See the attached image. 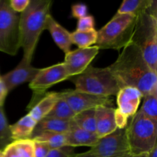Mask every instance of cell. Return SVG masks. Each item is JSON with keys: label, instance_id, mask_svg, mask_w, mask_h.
Masks as SVG:
<instances>
[{"label": "cell", "instance_id": "cell-1", "mask_svg": "<svg viewBox=\"0 0 157 157\" xmlns=\"http://www.w3.org/2000/svg\"><path fill=\"white\" fill-rule=\"evenodd\" d=\"M108 68L121 87H136L143 98L157 90L156 73L151 70L140 50L132 42L123 48L116 61Z\"/></svg>", "mask_w": 157, "mask_h": 157}, {"label": "cell", "instance_id": "cell-2", "mask_svg": "<svg viewBox=\"0 0 157 157\" xmlns=\"http://www.w3.org/2000/svg\"><path fill=\"white\" fill-rule=\"evenodd\" d=\"M52 1L30 0L25 10L19 15L20 47L22 48L23 59L31 64L40 35L46 29Z\"/></svg>", "mask_w": 157, "mask_h": 157}, {"label": "cell", "instance_id": "cell-3", "mask_svg": "<svg viewBox=\"0 0 157 157\" xmlns=\"http://www.w3.org/2000/svg\"><path fill=\"white\" fill-rule=\"evenodd\" d=\"M69 79L75 85V90L98 96L117 95L122 88L108 67L89 66L81 74Z\"/></svg>", "mask_w": 157, "mask_h": 157}, {"label": "cell", "instance_id": "cell-4", "mask_svg": "<svg viewBox=\"0 0 157 157\" xmlns=\"http://www.w3.org/2000/svg\"><path fill=\"white\" fill-rule=\"evenodd\" d=\"M137 17L130 14L115 15L98 31L96 46L99 49L124 48L131 41Z\"/></svg>", "mask_w": 157, "mask_h": 157}, {"label": "cell", "instance_id": "cell-5", "mask_svg": "<svg viewBox=\"0 0 157 157\" xmlns=\"http://www.w3.org/2000/svg\"><path fill=\"white\" fill-rule=\"evenodd\" d=\"M131 156L148 153L157 144V122L136 112L126 127Z\"/></svg>", "mask_w": 157, "mask_h": 157}, {"label": "cell", "instance_id": "cell-6", "mask_svg": "<svg viewBox=\"0 0 157 157\" xmlns=\"http://www.w3.org/2000/svg\"><path fill=\"white\" fill-rule=\"evenodd\" d=\"M130 42L140 50L151 70L157 74V18L147 12L137 16Z\"/></svg>", "mask_w": 157, "mask_h": 157}, {"label": "cell", "instance_id": "cell-7", "mask_svg": "<svg viewBox=\"0 0 157 157\" xmlns=\"http://www.w3.org/2000/svg\"><path fill=\"white\" fill-rule=\"evenodd\" d=\"M20 48L19 15L12 10L9 0H0V52L14 56Z\"/></svg>", "mask_w": 157, "mask_h": 157}, {"label": "cell", "instance_id": "cell-8", "mask_svg": "<svg viewBox=\"0 0 157 157\" xmlns=\"http://www.w3.org/2000/svg\"><path fill=\"white\" fill-rule=\"evenodd\" d=\"M64 63H58L50 67L40 69L39 72L29 82V87L33 90V98L29 105L32 108L38 101V98H42L45 91L52 86L69 79Z\"/></svg>", "mask_w": 157, "mask_h": 157}, {"label": "cell", "instance_id": "cell-9", "mask_svg": "<svg viewBox=\"0 0 157 157\" xmlns=\"http://www.w3.org/2000/svg\"><path fill=\"white\" fill-rule=\"evenodd\" d=\"M89 151L96 157H130L126 128L117 129L110 134L100 138Z\"/></svg>", "mask_w": 157, "mask_h": 157}, {"label": "cell", "instance_id": "cell-10", "mask_svg": "<svg viewBox=\"0 0 157 157\" xmlns=\"http://www.w3.org/2000/svg\"><path fill=\"white\" fill-rule=\"evenodd\" d=\"M61 97L67 101L75 114L99 106L108 107L113 104V101L110 97L98 96L75 90H64L61 92Z\"/></svg>", "mask_w": 157, "mask_h": 157}, {"label": "cell", "instance_id": "cell-11", "mask_svg": "<svg viewBox=\"0 0 157 157\" xmlns=\"http://www.w3.org/2000/svg\"><path fill=\"white\" fill-rule=\"evenodd\" d=\"M99 52L98 46L71 51L64 57V64L69 78L77 76L85 71Z\"/></svg>", "mask_w": 157, "mask_h": 157}, {"label": "cell", "instance_id": "cell-12", "mask_svg": "<svg viewBox=\"0 0 157 157\" xmlns=\"http://www.w3.org/2000/svg\"><path fill=\"white\" fill-rule=\"evenodd\" d=\"M40 69L34 67L22 58L13 70L0 76V79L5 84L8 91L10 92L24 83L31 82L39 72Z\"/></svg>", "mask_w": 157, "mask_h": 157}, {"label": "cell", "instance_id": "cell-13", "mask_svg": "<svg viewBox=\"0 0 157 157\" xmlns=\"http://www.w3.org/2000/svg\"><path fill=\"white\" fill-rule=\"evenodd\" d=\"M118 110L127 117L134 116L138 110L143 94L137 88L133 87H124L117 94Z\"/></svg>", "mask_w": 157, "mask_h": 157}, {"label": "cell", "instance_id": "cell-14", "mask_svg": "<svg viewBox=\"0 0 157 157\" xmlns=\"http://www.w3.org/2000/svg\"><path fill=\"white\" fill-rule=\"evenodd\" d=\"M115 109L106 106H99L95 108L96 134L99 138L110 134L117 130L114 119Z\"/></svg>", "mask_w": 157, "mask_h": 157}, {"label": "cell", "instance_id": "cell-15", "mask_svg": "<svg viewBox=\"0 0 157 157\" xmlns=\"http://www.w3.org/2000/svg\"><path fill=\"white\" fill-rule=\"evenodd\" d=\"M65 137L66 147L72 148L77 147H93L100 140L96 133L82 130L75 124L71 130L65 133Z\"/></svg>", "mask_w": 157, "mask_h": 157}, {"label": "cell", "instance_id": "cell-16", "mask_svg": "<svg viewBox=\"0 0 157 157\" xmlns=\"http://www.w3.org/2000/svg\"><path fill=\"white\" fill-rule=\"evenodd\" d=\"M46 29L49 31L55 44L65 55L71 52V46L72 44L71 33L59 23L57 22L52 15H49L47 19Z\"/></svg>", "mask_w": 157, "mask_h": 157}, {"label": "cell", "instance_id": "cell-17", "mask_svg": "<svg viewBox=\"0 0 157 157\" xmlns=\"http://www.w3.org/2000/svg\"><path fill=\"white\" fill-rule=\"evenodd\" d=\"M61 95V92H50L45 94L44 96L31 108L29 114L38 123L48 114L60 99Z\"/></svg>", "mask_w": 157, "mask_h": 157}, {"label": "cell", "instance_id": "cell-18", "mask_svg": "<svg viewBox=\"0 0 157 157\" xmlns=\"http://www.w3.org/2000/svg\"><path fill=\"white\" fill-rule=\"evenodd\" d=\"M75 123L72 121L55 119V118L44 117L36 124L32 135L41 132H52L58 133H67L70 131Z\"/></svg>", "mask_w": 157, "mask_h": 157}, {"label": "cell", "instance_id": "cell-19", "mask_svg": "<svg viewBox=\"0 0 157 157\" xmlns=\"http://www.w3.org/2000/svg\"><path fill=\"white\" fill-rule=\"evenodd\" d=\"M36 124V121L28 113L18 122L9 126L12 140L30 139Z\"/></svg>", "mask_w": 157, "mask_h": 157}, {"label": "cell", "instance_id": "cell-20", "mask_svg": "<svg viewBox=\"0 0 157 157\" xmlns=\"http://www.w3.org/2000/svg\"><path fill=\"white\" fill-rule=\"evenodd\" d=\"M30 139L33 141L46 143L52 150L66 147L65 133L41 132L32 135Z\"/></svg>", "mask_w": 157, "mask_h": 157}, {"label": "cell", "instance_id": "cell-21", "mask_svg": "<svg viewBox=\"0 0 157 157\" xmlns=\"http://www.w3.org/2000/svg\"><path fill=\"white\" fill-rule=\"evenodd\" d=\"M151 2L152 0H124L116 15L130 14L137 17L147 12Z\"/></svg>", "mask_w": 157, "mask_h": 157}, {"label": "cell", "instance_id": "cell-22", "mask_svg": "<svg viewBox=\"0 0 157 157\" xmlns=\"http://www.w3.org/2000/svg\"><path fill=\"white\" fill-rule=\"evenodd\" d=\"M72 121L79 128L96 133L95 108L84 110V111L77 113L74 117Z\"/></svg>", "mask_w": 157, "mask_h": 157}, {"label": "cell", "instance_id": "cell-23", "mask_svg": "<svg viewBox=\"0 0 157 157\" xmlns=\"http://www.w3.org/2000/svg\"><path fill=\"white\" fill-rule=\"evenodd\" d=\"M75 116V112L71 110L67 101L61 95V98L56 103L55 107L52 108V110L49 112V113L45 117L55 118V119L64 120V121H71Z\"/></svg>", "mask_w": 157, "mask_h": 157}, {"label": "cell", "instance_id": "cell-24", "mask_svg": "<svg viewBox=\"0 0 157 157\" xmlns=\"http://www.w3.org/2000/svg\"><path fill=\"white\" fill-rule=\"evenodd\" d=\"M98 38V31L92 30L88 32H78L75 31L71 33V40L72 44H75L79 48H89L94 44H96Z\"/></svg>", "mask_w": 157, "mask_h": 157}, {"label": "cell", "instance_id": "cell-25", "mask_svg": "<svg viewBox=\"0 0 157 157\" xmlns=\"http://www.w3.org/2000/svg\"><path fill=\"white\" fill-rule=\"evenodd\" d=\"M142 107L139 110L142 114L157 122V90L143 98Z\"/></svg>", "mask_w": 157, "mask_h": 157}, {"label": "cell", "instance_id": "cell-26", "mask_svg": "<svg viewBox=\"0 0 157 157\" xmlns=\"http://www.w3.org/2000/svg\"><path fill=\"white\" fill-rule=\"evenodd\" d=\"M12 142L13 140L11 136L9 125L5 115L3 107H0V151H3Z\"/></svg>", "mask_w": 157, "mask_h": 157}, {"label": "cell", "instance_id": "cell-27", "mask_svg": "<svg viewBox=\"0 0 157 157\" xmlns=\"http://www.w3.org/2000/svg\"><path fill=\"white\" fill-rule=\"evenodd\" d=\"M12 144L18 157H34V143L31 139L18 140Z\"/></svg>", "mask_w": 157, "mask_h": 157}, {"label": "cell", "instance_id": "cell-28", "mask_svg": "<svg viewBox=\"0 0 157 157\" xmlns=\"http://www.w3.org/2000/svg\"><path fill=\"white\" fill-rule=\"evenodd\" d=\"M94 18L92 15H86L78 19L77 30L78 32H88L94 30Z\"/></svg>", "mask_w": 157, "mask_h": 157}, {"label": "cell", "instance_id": "cell-29", "mask_svg": "<svg viewBox=\"0 0 157 157\" xmlns=\"http://www.w3.org/2000/svg\"><path fill=\"white\" fill-rule=\"evenodd\" d=\"M33 143L34 157H46L52 150L46 143L38 142V141H33Z\"/></svg>", "mask_w": 157, "mask_h": 157}, {"label": "cell", "instance_id": "cell-30", "mask_svg": "<svg viewBox=\"0 0 157 157\" xmlns=\"http://www.w3.org/2000/svg\"><path fill=\"white\" fill-rule=\"evenodd\" d=\"M74 148L69 147H64L60 149L51 150L46 157H73L75 156Z\"/></svg>", "mask_w": 157, "mask_h": 157}, {"label": "cell", "instance_id": "cell-31", "mask_svg": "<svg viewBox=\"0 0 157 157\" xmlns=\"http://www.w3.org/2000/svg\"><path fill=\"white\" fill-rule=\"evenodd\" d=\"M72 15L76 18H81L87 14V7L84 3H77L72 6Z\"/></svg>", "mask_w": 157, "mask_h": 157}, {"label": "cell", "instance_id": "cell-32", "mask_svg": "<svg viewBox=\"0 0 157 157\" xmlns=\"http://www.w3.org/2000/svg\"><path fill=\"white\" fill-rule=\"evenodd\" d=\"M114 119L117 129H124L128 125V117L118 109H115Z\"/></svg>", "mask_w": 157, "mask_h": 157}, {"label": "cell", "instance_id": "cell-33", "mask_svg": "<svg viewBox=\"0 0 157 157\" xmlns=\"http://www.w3.org/2000/svg\"><path fill=\"white\" fill-rule=\"evenodd\" d=\"M30 0H10L9 5L15 12H23L29 6Z\"/></svg>", "mask_w": 157, "mask_h": 157}, {"label": "cell", "instance_id": "cell-34", "mask_svg": "<svg viewBox=\"0 0 157 157\" xmlns=\"http://www.w3.org/2000/svg\"><path fill=\"white\" fill-rule=\"evenodd\" d=\"M8 93H9V91H8L6 85L2 82V81L0 79V107H3V104L6 101Z\"/></svg>", "mask_w": 157, "mask_h": 157}, {"label": "cell", "instance_id": "cell-35", "mask_svg": "<svg viewBox=\"0 0 157 157\" xmlns=\"http://www.w3.org/2000/svg\"><path fill=\"white\" fill-rule=\"evenodd\" d=\"M3 154L5 157H18L12 143L5 148L3 150Z\"/></svg>", "mask_w": 157, "mask_h": 157}, {"label": "cell", "instance_id": "cell-36", "mask_svg": "<svg viewBox=\"0 0 157 157\" xmlns=\"http://www.w3.org/2000/svg\"><path fill=\"white\" fill-rule=\"evenodd\" d=\"M147 157H157V144L153 148L147 153Z\"/></svg>", "mask_w": 157, "mask_h": 157}, {"label": "cell", "instance_id": "cell-37", "mask_svg": "<svg viewBox=\"0 0 157 157\" xmlns=\"http://www.w3.org/2000/svg\"><path fill=\"white\" fill-rule=\"evenodd\" d=\"M73 157H96L94 154H92L90 151L85 152V153H78V154H75Z\"/></svg>", "mask_w": 157, "mask_h": 157}, {"label": "cell", "instance_id": "cell-38", "mask_svg": "<svg viewBox=\"0 0 157 157\" xmlns=\"http://www.w3.org/2000/svg\"><path fill=\"white\" fill-rule=\"evenodd\" d=\"M130 157H147V153H144V154L140 155H135V156H131Z\"/></svg>", "mask_w": 157, "mask_h": 157}, {"label": "cell", "instance_id": "cell-39", "mask_svg": "<svg viewBox=\"0 0 157 157\" xmlns=\"http://www.w3.org/2000/svg\"><path fill=\"white\" fill-rule=\"evenodd\" d=\"M0 157H4V155H3V151H0Z\"/></svg>", "mask_w": 157, "mask_h": 157}, {"label": "cell", "instance_id": "cell-40", "mask_svg": "<svg viewBox=\"0 0 157 157\" xmlns=\"http://www.w3.org/2000/svg\"><path fill=\"white\" fill-rule=\"evenodd\" d=\"M3 155H4V154H3ZM4 157H5V156H4Z\"/></svg>", "mask_w": 157, "mask_h": 157}]
</instances>
